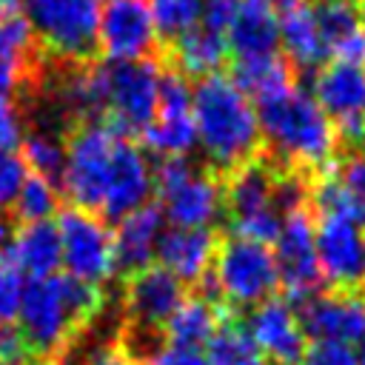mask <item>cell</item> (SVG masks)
<instances>
[{
  "instance_id": "6da1fadb",
  "label": "cell",
  "mask_w": 365,
  "mask_h": 365,
  "mask_svg": "<svg viewBox=\"0 0 365 365\" xmlns=\"http://www.w3.org/2000/svg\"><path fill=\"white\" fill-rule=\"evenodd\" d=\"M103 305L106 294L100 285L74 279L68 274L29 279L17 311V328L26 336L31 354L40 362H51L60 359L80 328L88 325L103 311Z\"/></svg>"
},
{
  "instance_id": "7a4b0ae2",
  "label": "cell",
  "mask_w": 365,
  "mask_h": 365,
  "mask_svg": "<svg viewBox=\"0 0 365 365\" xmlns=\"http://www.w3.org/2000/svg\"><path fill=\"white\" fill-rule=\"evenodd\" d=\"M257 106L259 134L274 163L288 171H325L336 157V128L319 103L297 83Z\"/></svg>"
},
{
  "instance_id": "3957f363",
  "label": "cell",
  "mask_w": 365,
  "mask_h": 365,
  "mask_svg": "<svg viewBox=\"0 0 365 365\" xmlns=\"http://www.w3.org/2000/svg\"><path fill=\"white\" fill-rule=\"evenodd\" d=\"M191 114L197 145L214 168L234 171L257 157L262 145L257 106L228 74H208L191 88Z\"/></svg>"
},
{
  "instance_id": "277c9868",
  "label": "cell",
  "mask_w": 365,
  "mask_h": 365,
  "mask_svg": "<svg viewBox=\"0 0 365 365\" xmlns=\"http://www.w3.org/2000/svg\"><path fill=\"white\" fill-rule=\"evenodd\" d=\"M123 134L106 120L77 123L66 137V165L60 174V191L74 208L100 214L114 154Z\"/></svg>"
},
{
  "instance_id": "5b68a950",
  "label": "cell",
  "mask_w": 365,
  "mask_h": 365,
  "mask_svg": "<svg viewBox=\"0 0 365 365\" xmlns=\"http://www.w3.org/2000/svg\"><path fill=\"white\" fill-rule=\"evenodd\" d=\"M34 40L60 63H91L97 48L100 0H20Z\"/></svg>"
},
{
  "instance_id": "8992f818",
  "label": "cell",
  "mask_w": 365,
  "mask_h": 365,
  "mask_svg": "<svg viewBox=\"0 0 365 365\" xmlns=\"http://www.w3.org/2000/svg\"><path fill=\"white\" fill-rule=\"evenodd\" d=\"M154 191L157 208L174 228H211L225 214L220 177L185 157H168L154 168Z\"/></svg>"
},
{
  "instance_id": "52a82bcc",
  "label": "cell",
  "mask_w": 365,
  "mask_h": 365,
  "mask_svg": "<svg viewBox=\"0 0 365 365\" xmlns=\"http://www.w3.org/2000/svg\"><path fill=\"white\" fill-rule=\"evenodd\" d=\"M277 177L279 168L257 157L228 171L222 194L234 237L262 245L277 240L282 225V214L277 208Z\"/></svg>"
},
{
  "instance_id": "ba28073f",
  "label": "cell",
  "mask_w": 365,
  "mask_h": 365,
  "mask_svg": "<svg viewBox=\"0 0 365 365\" xmlns=\"http://www.w3.org/2000/svg\"><path fill=\"white\" fill-rule=\"evenodd\" d=\"M208 285L231 308H257L259 302L271 299L279 285L271 245L234 234L225 237L217 245Z\"/></svg>"
},
{
  "instance_id": "9c48e42d",
  "label": "cell",
  "mask_w": 365,
  "mask_h": 365,
  "mask_svg": "<svg viewBox=\"0 0 365 365\" xmlns=\"http://www.w3.org/2000/svg\"><path fill=\"white\" fill-rule=\"evenodd\" d=\"M54 225L60 234V254L68 277L103 285L117 274L114 231L100 214L68 205L57 211Z\"/></svg>"
},
{
  "instance_id": "30bf717a",
  "label": "cell",
  "mask_w": 365,
  "mask_h": 365,
  "mask_svg": "<svg viewBox=\"0 0 365 365\" xmlns=\"http://www.w3.org/2000/svg\"><path fill=\"white\" fill-rule=\"evenodd\" d=\"M160 77L163 68L154 63V57L134 63H108V106L103 120L123 137L143 134L157 114Z\"/></svg>"
},
{
  "instance_id": "8fae6325",
  "label": "cell",
  "mask_w": 365,
  "mask_h": 365,
  "mask_svg": "<svg viewBox=\"0 0 365 365\" xmlns=\"http://www.w3.org/2000/svg\"><path fill=\"white\" fill-rule=\"evenodd\" d=\"M314 100L336 128L339 143L365 148V66L334 60L314 74Z\"/></svg>"
},
{
  "instance_id": "7c38bea8",
  "label": "cell",
  "mask_w": 365,
  "mask_h": 365,
  "mask_svg": "<svg viewBox=\"0 0 365 365\" xmlns=\"http://www.w3.org/2000/svg\"><path fill=\"white\" fill-rule=\"evenodd\" d=\"M160 34L151 14V0H100L97 48L108 63L151 60Z\"/></svg>"
},
{
  "instance_id": "4fadbf2b",
  "label": "cell",
  "mask_w": 365,
  "mask_h": 365,
  "mask_svg": "<svg viewBox=\"0 0 365 365\" xmlns=\"http://www.w3.org/2000/svg\"><path fill=\"white\" fill-rule=\"evenodd\" d=\"M271 251H274L279 285L285 288L291 302H305L308 297L319 294L322 274L317 265L314 217L305 208L282 217V225H279V234Z\"/></svg>"
},
{
  "instance_id": "5bb4252c",
  "label": "cell",
  "mask_w": 365,
  "mask_h": 365,
  "mask_svg": "<svg viewBox=\"0 0 365 365\" xmlns=\"http://www.w3.org/2000/svg\"><path fill=\"white\" fill-rule=\"evenodd\" d=\"M143 140H145V148L160 154L163 160L185 157L197 145V128L191 114V86L174 68H165L160 77L157 114L151 125L143 131Z\"/></svg>"
},
{
  "instance_id": "9a60e30c",
  "label": "cell",
  "mask_w": 365,
  "mask_h": 365,
  "mask_svg": "<svg viewBox=\"0 0 365 365\" xmlns=\"http://www.w3.org/2000/svg\"><path fill=\"white\" fill-rule=\"evenodd\" d=\"M314 242L322 282L351 294L365 285V234L356 222L342 217H319L314 225Z\"/></svg>"
},
{
  "instance_id": "2e32d148",
  "label": "cell",
  "mask_w": 365,
  "mask_h": 365,
  "mask_svg": "<svg viewBox=\"0 0 365 365\" xmlns=\"http://www.w3.org/2000/svg\"><path fill=\"white\" fill-rule=\"evenodd\" d=\"M245 331L271 365H297L308 348V336L299 322V311L291 299H265L251 308Z\"/></svg>"
},
{
  "instance_id": "e0dca14e",
  "label": "cell",
  "mask_w": 365,
  "mask_h": 365,
  "mask_svg": "<svg viewBox=\"0 0 365 365\" xmlns=\"http://www.w3.org/2000/svg\"><path fill=\"white\" fill-rule=\"evenodd\" d=\"M299 322L314 342L359 345L365 336V302L351 291L314 294L299 302Z\"/></svg>"
},
{
  "instance_id": "ac0fdd59",
  "label": "cell",
  "mask_w": 365,
  "mask_h": 365,
  "mask_svg": "<svg viewBox=\"0 0 365 365\" xmlns=\"http://www.w3.org/2000/svg\"><path fill=\"white\" fill-rule=\"evenodd\" d=\"M182 299H185L182 282L160 265H148L143 271L128 274V282L123 291L125 317L140 331L163 328Z\"/></svg>"
},
{
  "instance_id": "d6986e66",
  "label": "cell",
  "mask_w": 365,
  "mask_h": 365,
  "mask_svg": "<svg viewBox=\"0 0 365 365\" xmlns=\"http://www.w3.org/2000/svg\"><path fill=\"white\" fill-rule=\"evenodd\" d=\"M151 194H154V168H151L145 151L137 143H131L128 137H123L117 145V154H114V165L108 174L103 205H100V217L123 220L125 214L148 205Z\"/></svg>"
},
{
  "instance_id": "ffe728a7",
  "label": "cell",
  "mask_w": 365,
  "mask_h": 365,
  "mask_svg": "<svg viewBox=\"0 0 365 365\" xmlns=\"http://www.w3.org/2000/svg\"><path fill=\"white\" fill-rule=\"evenodd\" d=\"M40 71V51L34 46V34L17 9L0 6V97L31 88Z\"/></svg>"
},
{
  "instance_id": "44dd1931",
  "label": "cell",
  "mask_w": 365,
  "mask_h": 365,
  "mask_svg": "<svg viewBox=\"0 0 365 365\" xmlns=\"http://www.w3.org/2000/svg\"><path fill=\"white\" fill-rule=\"evenodd\" d=\"M217 237L211 228H165L157 245L160 268H165L180 282H200L208 279L214 254H217Z\"/></svg>"
},
{
  "instance_id": "7402d4cb",
  "label": "cell",
  "mask_w": 365,
  "mask_h": 365,
  "mask_svg": "<svg viewBox=\"0 0 365 365\" xmlns=\"http://www.w3.org/2000/svg\"><path fill=\"white\" fill-rule=\"evenodd\" d=\"M225 43L234 60L277 54L279 48V14L265 0H240L225 29Z\"/></svg>"
},
{
  "instance_id": "603a6c76",
  "label": "cell",
  "mask_w": 365,
  "mask_h": 365,
  "mask_svg": "<svg viewBox=\"0 0 365 365\" xmlns=\"http://www.w3.org/2000/svg\"><path fill=\"white\" fill-rule=\"evenodd\" d=\"M165 231V217L157 208V202H148L123 220H117L114 228V257H117V271L134 274L151 265L160 237Z\"/></svg>"
},
{
  "instance_id": "cb8c5ba5",
  "label": "cell",
  "mask_w": 365,
  "mask_h": 365,
  "mask_svg": "<svg viewBox=\"0 0 365 365\" xmlns=\"http://www.w3.org/2000/svg\"><path fill=\"white\" fill-rule=\"evenodd\" d=\"M168 54V68L180 71L182 77H208V74H220V68L228 60V43L225 34L205 29V26H194L191 31H185L182 37L171 40L165 46Z\"/></svg>"
},
{
  "instance_id": "d4e9b609",
  "label": "cell",
  "mask_w": 365,
  "mask_h": 365,
  "mask_svg": "<svg viewBox=\"0 0 365 365\" xmlns=\"http://www.w3.org/2000/svg\"><path fill=\"white\" fill-rule=\"evenodd\" d=\"M9 259L20 268V274H29V279L54 277L57 268L63 265L57 225L48 222V220L20 225L14 231V242H11Z\"/></svg>"
},
{
  "instance_id": "484cf974",
  "label": "cell",
  "mask_w": 365,
  "mask_h": 365,
  "mask_svg": "<svg viewBox=\"0 0 365 365\" xmlns=\"http://www.w3.org/2000/svg\"><path fill=\"white\" fill-rule=\"evenodd\" d=\"M279 46L285 51V60L294 66V71L297 68H302V71L319 68L322 60L331 54L319 34L311 6H305V3L285 9L279 14Z\"/></svg>"
},
{
  "instance_id": "4316f807",
  "label": "cell",
  "mask_w": 365,
  "mask_h": 365,
  "mask_svg": "<svg viewBox=\"0 0 365 365\" xmlns=\"http://www.w3.org/2000/svg\"><path fill=\"white\" fill-rule=\"evenodd\" d=\"M220 325H222V311L211 297H185L177 305V311L168 317L163 331L171 345L200 351L211 342Z\"/></svg>"
},
{
  "instance_id": "83f0119b",
  "label": "cell",
  "mask_w": 365,
  "mask_h": 365,
  "mask_svg": "<svg viewBox=\"0 0 365 365\" xmlns=\"http://www.w3.org/2000/svg\"><path fill=\"white\" fill-rule=\"evenodd\" d=\"M228 77L245 97L259 103V100L294 86V66L282 54L248 57V60H234Z\"/></svg>"
},
{
  "instance_id": "f1b7e54d",
  "label": "cell",
  "mask_w": 365,
  "mask_h": 365,
  "mask_svg": "<svg viewBox=\"0 0 365 365\" xmlns=\"http://www.w3.org/2000/svg\"><path fill=\"white\" fill-rule=\"evenodd\" d=\"M23 163L26 168H31V174L46 177L51 182H60L63 165H66V140L60 137V131L51 128H34L29 134H23Z\"/></svg>"
},
{
  "instance_id": "f546056e",
  "label": "cell",
  "mask_w": 365,
  "mask_h": 365,
  "mask_svg": "<svg viewBox=\"0 0 365 365\" xmlns=\"http://www.w3.org/2000/svg\"><path fill=\"white\" fill-rule=\"evenodd\" d=\"M208 365H271L262 351L251 342L248 331L234 322H222L211 342L205 345Z\"/></svg>"
},
{
  "instance_id": "4dcf8cb0",
  "label": "cell",
  "mask_w": 365,
  "mask_h": 365,
  "mask_svg": "<svg viewBox=\"0 0 365 365\" xmlns=\"http://www.w3.org/2000/svg\"><path fill=\"white\" fill-rule=\"evenodd\" d=\"M311 11L317 17V26L328 51H334L362 29V11L356 0H317Z\"/></svg>"
},
{
  "instance_id": "1f68e13d",
  "label": "cell",
  "mask_w": 365,
  "mask_h": 365,
  "mask_svg": "<svg viewBox=\"0 0 365 365\" xmlns=\"http://www.w3.org/2000/svg\"><path fill=\"white\" fill-rule=\"evenodd\" d=\"M11 211L23 225L48 220L51 214L60 211V188H57V182H51L46 177H37V174H26L23 188H20Z\"/></svg>"
},
{
  "instance_id": "d6a6232c",
  "label": "cell",
  "mask_w": 365,
  "mask_h": 365,
  "mask_svg": "<svg viewBox=\"0 0 365 365\" xmlns=\"http://www.w3.org/2000/svg\"><path fill=\"white\" fill-rule=\"evenodd\" d=\"M151 14L157 34L171 43L200 26L202 20V0H151Z\"/></svg>"
},
{
  "instance_id": "836d02e7",
  "label": "cell",
  "mask_w": 365,
  "mask_h": 365,
  "mask_svg": "<svg viewBox=\"0 0 365 365\" xmlns=\"http://www.w3.org/2000/svg\"><path fill=\"white\" fill-rule=\"evenodd\" d=\"M359 205H365V148H354L342 160H334L325 168Z\"/></svg>"
},
{
  "instance_id": "e575fe53",
  "label": "cell",
  "mask_w": 365,
  "mask_h": 365,
  "mask_svg": "<svg viewBox=\"0 0 365 365\" xmlns=\"http://www.w3.org/2000/svg\"><path fill=\"white\" fill-rule=\"evenodd\" d=\"M23 288H26V279L20 268L11 259H3L0 262V325H11L17 319Z\"/></svg>"
},
{
  "instance_id": "d590c367",
  "label": "cell",
  "mask_w": 365,
  "mask_h": 365,
  "mask_svg": "<svg viewBox=\"0 0 365 365\" xmlns=\"http://www.w3.org/2000/svg\"><path fill=\"white\" fill-rule=\"evenodd\" d=\"M26 174V163L17 151H0V214L14 205Z\"/></svg>"
},
{
  "instance_id": "8d00e7d4",
  "label": "cell",
  "mask_w": 365,
  "mask_h": 365,
  "mask_svg": "<svg viewBox=\"0 0 365 365\" xmlns=\"http://www.w3.org/2000/svg\"><path fill=\"white\" fill-rule=\"evenodd\" d=\"M297 365H359L356 348L342 342H311Z\"/></svg>"
},
{
  "instance_id": "74e56055",
  "label": "cell",
  "mask_w": 365,
  "mask_h": 365,
  "mask_svg": "<svg viewBox=\"0 0 365 365\" xmlns=\"http://www.w3.org/2000/svg\"><path fill=\"white\" fill-rule=\"evenodd\" d=\"M23 114L11 97H0V151H14L23 143Z\"/></svg>"
},
{
  "instance_id": "f35d334b",
  "label": "cell",
  "mask_w": 365,
  "mask_h": 365,
  "mask_svg": "<svg viewBox=\"0 0 365 365\" xmlns=\"http://www.w3.org/2000/svg\"><path fill=\"white\" fill-rule=\"evenodd\" d=\"M148 365H208L202 351L194 348H180V345H160L157 351L148 354Z\"/></svg>"
},
{
  "instance_id": "ab89813d",
  "label": "cell",
  "mask_w": 365,
  "mask_h": 365,
  "mask_svg": "<svg viewBox=\"0 0 365 365\" xmlns=\"http://www.w3.org/2000/svg\"><path fill=\"white\" fill-rule=\"evenodd\" d=\"M240 0H202V26L225 34Z\"/></svg>"
},
{
  "instance_id": "60d3db41",
  "label": "cell",
  "mask_w": 365,
  "mask_h": 365,
  "mask_svg": "<svg viewBox=\"0 0 365 365\" xmlns=\"http://www.w3.org/2000/svg\"><path fill=\"white\" fill-rule=\"evenodd\" d=\"M88 365H137L125 345H103L88 356Z\"/></svg>"
},
{
  "instance_id": "b9f144b4",
  "label": "cell",
  "mask_w": 365,
  "mask_h": 365,
  "mask_svg": "<svg viewBox=\"0 0 365 365\" xmlns=\"http://www.w3.org/2000/svg\"><path fill=\"white\" fill-rule=\"evenodd\" d=\"M14 222L9 220V217H3L0 214V262L3 259H9V254H11V242H14Z\"/></svg>"
},
{
  "instance_id": "7bdbcfd3",
  "label": "cell",
  "mask_w": 365,
  "mask_h": 365,
  "mask_svg": "<svg viewBox=\"0 0 365 365\" xmlns=\"http://www.w3.org/2000/svg\"><path fill=\"white\" fill-rule=\"evenodd\" d=\"M265 3H271L274 9H294V6H299V3H305V0H265Z\"/></svg>"
},
{
  "instance_id": "ee69618b",
  "label": "cell",
  "mask_w": 365,
  "mask_h": 365,
  "mask_svg": "<svg viewBox=\"0 0 365 365\" xmlns=\"http://www.w3.org/2000/svg\"><path fill=\"white\" fill-rule=\"evenodd\" d=\"M356 356H359V365H365V336H362V342L356 345Z\"/></svg>"
},
{
  "instance_id": "f6af8a7d",
  "label": "cell",
  "mask_w": 365,
  "mask_h": 365,
  "mask_svg": "<svg viewBox=\"0 0 365 365\" xmlns=\"http://www.w3.org/2000/svg\"><path fill=\"white\" fill-rule=\"evenodd\" d=\"M46 365H77V362H71V359H51V362H46Z\"/></svg>"
},
{
  "instance_id": "bcb514c9",
  "label": "cell",
  "mask_w": 365,
  "mask_h": 365,
  "mask_svg": "<svg viewBox=\"0 0 365 365\" xmlns=\"http://www.w3.org/2000/svg\"><path fill=\"white\" fill-rule=\"evenodd\" d=\"M359 11H362V26H365V0H359Z\"/></svg>"
},
{
  "instance_id": "7dc6e473",
  "label": "cell",
  "mask_w": 365,
  "mask_h": 365,
  "mask_svg": "<svg viewBox=\"0 0 365 365\" xmlns=\"http://www.w3.org/2000/svg\"><path fill=\"white\" fill-rule=\"evenodd\" d=\"M11 3H17V0H0V6H11Z\"/></svg>"
},
{
  "instance_id": "c3c4849f",
  "label": "cell",
  "mask_w": 365,
  "mask_h": 365,
  "mask_svg": "<svg viewBox=\"0 0 365 365\" xmlns=\"http://www.w3.org/2000/svg\"><path fill=\"white\" fill-rule=\"evenodd\" d=\"M362 234H365V231H362Z\"/></svg>"
},
{
  "instance_id": "681fc988",
  "label": "cell",
  "mask_w": 365,
  "mask_h": 365,
  "mask_svg": "<svg viewBox=\"0 0 365 365\" xmlns=\"http://www.w3.org/2000/svg\"><path fill=\"white\" fill-rule=\"evenodd\" d=\"M356 3H359V0H356Z\"/></svg>"
}]
</instances>
